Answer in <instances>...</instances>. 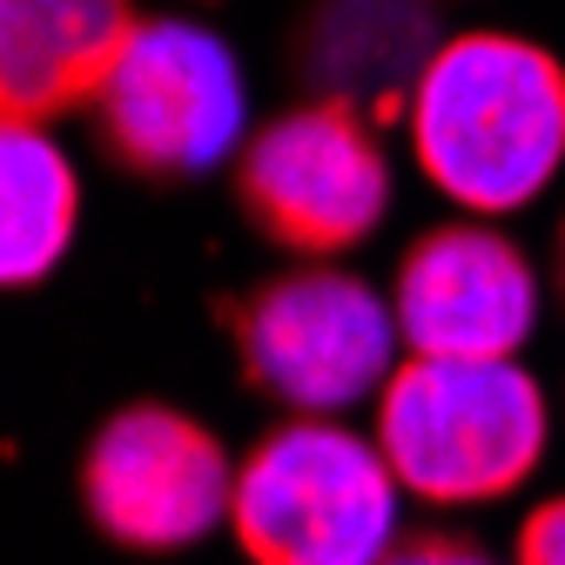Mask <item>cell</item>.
Instances as JSON below:
<instances>
[{
  "label": "cell",
  "mask_w": 565,
  "mask_h": 565,
  "mask_svg": "<svg viewBox=\"0 0 565 565\" xmlns=\"http://www.w3.org/2000/svg\"><path fill=\"white\" fill-rule=\"evenodd\" d=\"M128 0H0V108L8 121H54L95 102L135 34Z\"/></svg>",
  "instance_id": "obj_9"
},
{
  "label": "cell",
  "mask_w": 565,
  "mask_h": 565,
  "mask_svg": "<svg viewBox=\"0 0 565 565\" xmlns=\"http://www.w3.org/2000/svg\"><path fill=\"white\" fill-rule=\"evenodd\" d=\"M512 565H565V499H552V505H539L525 519Z\"/></svg>",
  "instance_id": "obj_12"
},
{
  "label": "cell",
  "mask_w": 565,
  "mask_h": 565,
  "mask_svg": "<svg viewBox=\"0 0 565 565\" xmlns=\"http://www.w3.org/2000/svg\"><path fill=\"white\" fill-rule=\"evenodd\" d=\"M88 108L102 149L162 182L230 162L249 121L236 54L195 21H141Z\"/></svg>",
  "instance_id": "obj_4"
},
{
  "label": "cell",
  "mask_w": 565,
  "mask_h": 565,
  "mask_svg": "<svg viewBox=\"0 0 565 565\" xmlns=\"http://www.w3.org/2000/svg\"><path fill=\"white\" fill-rule=\"evenodd\" d=\"M0 189H8V236H0V276L28 290L41 282L67 236H75V216H82V189H75V169L67 156L47 141L41 121H8L0 135Z\"/></svg>",
  "instance_id": "obj_10"
},
{
  "label": "cell",
  "mask_w": 565,
  "mask_h": 565,
  "mask_svg": "<svg viewBox=\"0 0 565 565\" xmlns=\"http://www.w3.org/2000/svg\"><path fill=\"white\" fill-rule=\"evenodd\" d=\"M431 54V21L417 0H330L317 14V67L343 102H358L364 88H411Z\"/></svg>",
  "instance_id": "obj_11"
},
{
  "label": "cell",
  "mask_w": 565,
  "mask_h": 565,
  "mask_svg": "<svg viewBox=\"0 0 565 565\" xmlns=\"http://www.w3.org/2000/svg\"><path fill=\"white\" fill-rule=\"evenodd\" d=\"M411 156L458 209L505 216L565 162V67L525 34L471 28L438 41L404 102Z\"/></svg>",
  "instance_id": "obj_1"
},
{
  "label": "cell",
  "mask_w": 565,
  "mask_h": 565,
  "mask_svg": "<svg viewBox=\"0 0 565 565\" xmlns=\"http://www.w3.org/2000/svg\"><path fill=\"white\" fill-rule=\"evenodd\" d=\"M236 202L276 249L343 256L384 223L391 162L358 102L323 95L256 128V141H243Z\"/></svg>",
  "instance_id": "obj_5"
},
{
  "label": "cell",
  "mask_w": 565,
  "mask_h": 565,
  "mask_svg": "<svg viewBox=\"0 0 565 565\" xmlns=\"http://www.w3.org/2000/svg\"><path fill=\"white\" fill-rule=\"evenodd\" d=\"M391 303L411 358H519L539 323V282L505 236L451 223L411 243Z\"/></svg>",
  "instance_id": "obj_8"
},
{
  "label": "cell",
  "mask_w": 565,
  "mask_h": 565,
  "mask_svg": "<svg viewBox=\"0 0 565 565\" xmlns=\"http://www.w3.org/2000/svg\"><path fill=\"white\" fill-rule=\"evenodd\" d=\"M377 445L417 499L484 505L539 471L545 397L512 358H404L377 391Z\"/></svg>",
  "instance_id": "obj_2"
},
{
  "label": "cell",
  "mask_w": 565,
  "mask_h": 565,
  "mask_svg": "<svg viewBox=\"0 0 565 565\" xmlns=\"http://www.w3.org/2000/svg\"><path fill=\"white\" fill-rule=\"evenodd\" d=\"M397 337V303L343 269H290L236 303L243 377L310 417L384 391Z\"/></svg>",
  "instance_id": "obj_6"
},
{
  "label": "cell",
  "mask_w": 565,
  "mask_h": 565,
  "mask_svg": "<svg viewBox=\"0 0 565 565\" xmlns=\"http://www.w3.org/2000/svg\"><path fill=\"white\" fill-rule=\"evenodd\" d=\"M82 505L128 552H182L236 505V465L169 404L115 411L82 458Z\"/></svg>",
  "instance_id": "obj_7"
},
{
  "label": "cell",
  "mask_w": 565,
  "mask_h": 565,
  "mask_svg": "<svg viewBox=\"0 0 565 565\" xmlns=\"http://www.w3.org/2000/svg\"><path fill=\"white\" fill-rule=\"evenodd\" d=\"M377 565H491L478 545L465 539H438V532H424V539H397Z\"/></svg>",
  "instance_id": "obj_13"
},
{
  "label": "cell",
  "mask_w": 565,
  "mask_h": 565,
  "mask_svg": "<svg viewBox=\"0 0 565 565\" xmlns=\"http://www.w3.org/2000/svg\"><path fill=\"white\" fill-rule=\"evenodd\" d=\"M230 532L256 565H377L397 545V471L384 445L297 417L236 465Z\"/></svg>",
  "instance_id": "obj_3"
},
{
  "label": "cell",
  "mask_w": 565,
  "mask_h": 565,
  "mask_svg": "<svg viewBox=\"0 0 565 565\" xmlns=\"http://www.w3.org/2000/svg\"><path fill=\"white\" fill-rule=\"evenodd\" d=\"M558 282H565V230H558Z\"/></svg>",
  "instance_id": "obj_14"
}]
</instances>
